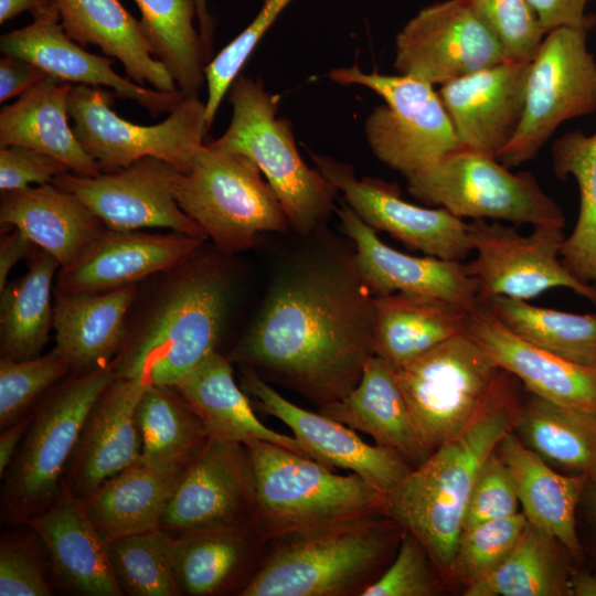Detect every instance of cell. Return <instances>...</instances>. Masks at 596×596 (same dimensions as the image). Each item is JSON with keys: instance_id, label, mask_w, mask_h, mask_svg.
<instances>
[{"instance_id": "obj_37", "label": "cell", "mask_w": 596, "mask_h": 596, "mask_svg": "<svg viewBox=\"0 0 596 596\" xmlns=\"http://www.w3.org/2000/svg\"><path fill=\"white\" fill-rule=\"evenodd\" d=\"M522 443L561 472L596 478V411L531 394L513 425Z\"/></svg>"}, {"instance_id": "obj_34", "label": "cell", "mask_w": 596, "mask_h": 596, "mask_svg": "<svg viewBox=\"0 0 596 596\" xmlns=\"http://www.w3.org/2000/svg\"><path fill=\"white\" fill-rule=\"evenodd\" d=\"M172 386L199 415L210 437L243 445L269 441L306 455L294 436L280 434L257 418L234 380L231 360L217 351Z\"/></svg>"}, {"instance_id": "obj_13", "label": "cell", "mask_w": 596, "mask_h": 596, "mask_svg": "<svg viewBox=\"0 0 596 596\" xmlns=\"http://www.w3.org/2000/svg\"><path fill=\"white\" fill-rule=\"evenodd\" d=\"M587 30L558 28L530 62L520 125L497 159L508 168L532 160L565 121L596 111V58Z\"/></svg>"}, {"instance_id": "obj_52", "label": "cell", "mask_w": 596, "mask_h": 596, "mask_svg": "<svg viewBox=\"0 0 596 596\" xmlns=\"http://www.w3.org/2000/svg\"><path fill=\"white\" fill-rule=\"evenodd\" d=\"M71 169L58 159L23 146L0 147V190L10 191L52 183Z\"/></svg>"}, {"instance_id": "obj_23", "label": "cell", "mask_w": 596, "mask_h": 596, "mask_svg": "<svg viewBox=\"0 0 596 596\" xmlns=\"http://www.w3.org/2000/svg\"><path fill=\"white\" fill-rule=\"evenodd\" d=\"M33 19L31 24L1 35L3 54L28 60L47 75L71 84L110 88L115 95L138 103L152 116L170 113L183 98L180 91L160 92L117 74L111 58L89 53L67 36L57 11Z\"/></svg>"}, {"instance_id": "obj_1", "label": "cell", "mask_w": 596, "mask_h": 596, "mask_svg": "<svg viewBox=\"0 0 596 596\" xmlns=\"http://www.w3.org/2000/svg\"><path fill=\"white\" fill-rule=\"evenodd\" d=\"M373 341L374 296L352 256L301 264L278 278L230 360L322 406L358 385Z\"/></svg>"}, {"instance_id": "obj_53", "label": "cell", "mask_w": 596, "mask_h": 596, "mask_svg": "<svg viewBox=\"0 0 596 596\" xmlns=\"http://www.w3.org/2000/svg\"><path fill=\"white\" fill-rule=\"evenodd\" d=\"M534 11L542 29L549 33L558 28H574L589 31L596 23L586 14L588 0H526Z\"/></svg>"}, {"instance_id": "obj_29", "label": "cell", "mask_w": 596, "mask_h": 596, "mask_svg": "<svg viewBox=\"0 0 596 596\" xmlns=\"http://www.w3.org/2000/svg\"><path fill=\"white\" fill-rule=\"evenodd\" d=\"M319 412L370 435L375 445L397 453L412 469L432 454L416 429L393 369L375 354L366 361L358 385Z\"/></svg>"}, {"instance_id": "obj_42", "label": "cell", "mask_w": 596, "mask_h": 596, "mask_svg": "<svg viewBox=\"0 0 596 596\" xmlns=\"http://www.w3.org/2000/svg\"><path fill=\"white\" fill-rule=\"evenodd\" d=\"M556 543L560 542L528 521L507 558L488 576L469 585L464 595L571 596L573 570Z\"/></svg>"}, {"instance_id": "obj_7", "label": "cell", "mask_w": 596, "mask_h": 596, "mask_svg": "<svg viewBox=\"0 0 596 596\" xmlns=\"http://www.w3.org/2000/svg\"><path fill=\"white\" fill-rule=\"evenodd\" d=\"M115 379L114 362L73 372L31 412L28 430L2 477L1 512L7 523L23 524L60 497L84 422Z\"/></svg>"}, {"instance_id": "obj_55", "label": "cell", "mask_w": 596, "mask_h": 596, "mask_svg": "<svg viewBox=\"0 0 596 596\" xmlns=\"http://www.w3.org/2000/svg\"><path fill=\"white\" fill-rule=\"evenodd\" d=\"M36 245L21 231L14 228L0 244V292L7 286L12 267L22 258L31 256Z\"/></svg>"}, {"instance_id": "obj_58", "label": "cell", "mask_w": 596, "mask_h": 596, "mask_svg": "<svg viewBox=\"0 0 596 596\" xmlns=\"http://www.w3.org/2000/svg\"><path fill=\"white\" fill-rule=\"evenodd\" d=\"M576 517L583 519L588 540L596 555V478L588 480L582 493Z\"/></svg>"}, {"instance_id": "obj_44", "label": "cell", "mask_w": 596, "mask_h": 596, "mask_svg": "<svg viewBox=\"0 0 596 596\" xmlns=\"http://www.w3.org/2000/svg\"><path fill=\"white\" fill-rule=\"evenodd\" d=\"M107 551L124 594L179 596L175 538L161 528L114 540Z\"/></svg>"}, {"instance_id": "obj_20", "label": "cell", "mask_w": 596, "mask_h": 596, "mask_svg": "<svg viewBox=\"0 0 596 596\" xmlns=\"http://www.w3.org/2000/svg\"><path fill=\"white\" fill-rule=\"evenodd\" d=\"M337 214L355 245L353 263L373 296L394 292L419 294L450 301L467 311L480 302L468 265L434 256H412L383 243L375 230L344 203Z\"/></svg>"}, {"instance_id": "obj_16", "label": "cell", "mask_w": 596, "mask_h": 596, "mask_svg": "<svg viewBox=\"0 0 596 596\" xmlns=\"http://www.w3.org/2000/svg\"><path fill=\"white\" fill-rule=\"evenodd\" d=\"M509 60L467 0H444L419 10L395 38L394 68L444 85Z\"/></svg>"}, {"instance_id": "obj_21", "label": "cell", "mask_w": 596, "mask_h": 596, "mask_svg": "<svg viewBox=\"0 0 596 596\" xmlns=\"http://www.w3.org/2000/svg\"><path fill=\"white\" fill-rule=\"evenodd\" d=\"M531 61L507 60L441 85L438 94L464 148L497 158L524 108Z\"/></svg>"}, {"instance_id": "obj_43", "label": "cell", "mask_w": 596, "mask_h": 596, "mask_svg": "<svg viewBox=\"0 0 596 596\" xmlns=\"http://www.w3.org/2000/svg\"><path fill=\"white\" fill-rule=\"evenodd\" d=\"M486 305L521 339L573 363L596 369V313L560 311L501 296Z\"/></svg>"}, {"instance_id": "obj_46", "label": "cell", "mask_w": 596, "mask_h": 596, "mask_svg": "<svg viewBox=\"0 0 596 596\" xmlns=\"http://www.w3.org/2000/svg\"><path fill=\"white\" fill-rule=\"evenodd\" d=\"M72 371L66 358L54 347L33 359L0 360V427L1 430L25 416L30 405L43 392Z\"/></svg>"}, {"instance_id": "obj_19", "label": "cell", "mask_w": 596, "mask_h": 596, "mask_svg": "<svg viewBox=\"0 0 596 596\" xmlns=\"http://www.w3.org/2000/svg\"><path fill=\"white\" fill-rule=\"evenodd\" d=\"M241 385L267 414L289 427L308 457L330 468L350 470L383 493L396 487L412 470L397 453L370 445L347 425L291 403L251 366L242 365Z\"/></svg>"}, {"instance_id": "obj_11", "label": "cell", "mask_w": 596, "mask_h": 596, "mask_svg": "<svg viewBox=\"0 0 596 596\" xmlns=\"http://www.w3.org/2000/svg\"><path fill=\"white\" fill-rule=\"evenodd\" d=\"M114 95L102 87L74 84L68 98L73 131L100 172L119 171L145 157L187 172L209 131L205 103L199 95L183 96L163 121L150 126L118 116L111 108Z\"/></svg>"}, {"instance_id": "obj_12", "label": "cell", "mask_w": 596, "mask_h": 596, "mask_svg": "<svg viewBox=\"0 0 596 596\" xmlns=\"http://www.w3.org/2000/svg\"><path fill=\"white\" fill-rule=\"evenodd\" d=\"M500 370L466 332L393 370L416 429L430 453L471 421Z\"/></svg>"}, {"instance_id": "obj_25", "label": "cell", "mask_w": 596, "mask_h": 596, "mask_svg": "<svg viewBox=\"0 0 596 596\" xmlns=\"http://www.w3.org/2000/svg\"><path fill=\"white\" fill-rule=\"evenodd\" d=\"M465 332L499 369L521 380L531 394L596 411V369L573 363L521 339L487 305L469 312Z\"/></svg>"}, {"instance_id": "obj_35", "label": "cell", "mask_w": 596, "mask_h": 596, "mask_svg": "<svg viewBox=\"0 0 596 596\" xmlns=\"http://www.w3.org/2000/svg\"><path fill=\"white\" fill-rule=\"evenodd\" d=\"M469 312L433 296H374V354L393 370L466 331Z\"/></svg>"}, {"instance_id": "obj_2", "label": "cell", "mask_w": 596, "mask_h": 596, "mask_svg": "<svg viewBox=\"0 0 596 596\" xmlns=\"http://www.w3.org/2000/svg\"><path fill=\"white\" fill-rule=\"evenodd\" d=\"M519 407L510 373L500 370L471 421L385 493L384 514L421 542L443 574L451 571L476 477L513 429Z\"/></svg>"}, {"instance_id": "obj_14", "label": "cell", "mask_w": 596, "mask_h": 596, "mask_svg": "<svg viewBox=\"0 0 596 596\" xmlns=\"http://www.w3.org/2000/svg\"><path fill=\"white\" fill-rule=\"evenodd\" d=\"M468 236L476 258L467 265L480 305L500 296L528 301L553 288H567L596 305V287L576 278L561 258L562 227L539 226L522 235L499 221L472 220Z\"/></svg>"}, {"instance_id": "obj_27", "label": "cell", "mask_w": 596, "mask_h": 596, "mask_svg": "<svg viewBox=\"0 0 596 596\" xmlns=\"http://www.w3.org/2000/svg\"><path fill=\"white\" fill-rule=\"evenodd\" d=\"M174 538L177 583L181 595L190 596H240L269 544L255 521Z\"/></svg>"}, {"instance_id": "obj_4", "label": "cell", "mask_w": 596, "mask_h": 596, "mask_svg": "<svg viewBox=\"0 0 596 596\" xmlns=\"http://www.w3.org/2000/svg\"><path fill=\"white\" fill-rule=\"evenodd\" d=\"M404 532L380 513L272 539L240 596H361L391 564Z\"/></svg>"}, {"instance_id": "obj_50", "label": "cell", "mask_w": 596, "mask_h": 596, "mask_svg": "<svg viewBox=\"0 0 596 596\" xmlns=\"http://www.w3.org/2000/svg\"><path fill=\"white\" fill-rule=\"evenodd\" d=\"M435 570L425 547L405 531L391 564L361 596L435 595L439 589Z\"/></svg>"}, {"instance_id": "obj_39", "label": "cell", "mask_w": 596, "mask_h": 596, "mask_svg": "<svg viewBox=\"0 0 596 596\" xmlns=\"http://www.w3.org/2000/svg\"><path fill=\"white\" fill-rule=\"evenodd\" d=\"M58 266L40 248L32 253L28 272L0 292L1 358L22 361L42 352L53 324L51 289Z\"/></svg>"}, {"instance_id": "obj_15", "label": "cell", "mask_w": 596, "mask_h": 596, "mask_svg": "<svg viewBox=\"0 0 596 596\" xmlns=\"http://www.w3.org/2000/svg\"><path fill=\"white\" fill-rule=\"evenodd\" d=\"M255 512V473L247 447L210 437L178 478L160 528L179 536L254 522Z\"/></svg>"}, {"instance_id": "obj_28", "label": "cell", "mask_w": 596, "mask_h": 596, "mask_svg": "<svg viewBox=\"0 0 596 596\" xmlns=\"http://www.w3.org/2000/svg\"><path fill=\"white\" fill-rule=\"evenodd\" d=\"M0 223L21 231L61 268L73 265L106 228L76 195L53 183L1 191Z\"/></svg>"}, {"instance_id": "obj_31", "label": "cell", "mask_w": 596, "mask_h": 596, "mask_svg": "<svg viewBox=\"0 0 596 596\" xmlns=\"http://www.w3.org/2000/svg\"><path fill=\"white\" fill-rule=\"evenodd\" d=\"M135 286L104 292H58L53 307L55 348L73 372H85L114 362L127 336L126 315Z\"/></svg>"}, {"instance_id": "obj_6", "label": "cell", "mask_w": 596, "mask_h": 596, "mask_svg": "<svg viewBox=\"0 0 596 596\" xmlns=\"http://www.w3.org/2000/svg\"><path fill=\"white\" fill-rule=\"evenodd\" d=\"M232 117L213 142L248 157L274 190L289 226L308 234L334 210L338 189L302 160L288 119L279 117V97L262 81L238 75L228 89Z\"/></svg>"}, {"instance_id": "obj_10", "label": "cell", "mask_w": 596, "mask_h": 596, "mask_svg": "<svg viewBox=\"0 0 596 596\" xmlns=\"http://www.w3.org/2000/svg\"><path fill=\"white\" fill-rule=\"evenodd\" d=\"M409 194L471 220L491 219L533 227H564L565 215L529 171L513 173L496 157L458 149L406 178Z\"/></svg>"}, {"instance_id": "obj_8", "label": "cell", "mask_w": 596, "mask_h": 596, "mask_svg": "<svg viewBox=\"0 0 596 596\" xmlns=\"http://www.w3.org/2000/svg\"><path fill=\"white\" fill-rule=\"evenodd\" d=\"M174 198L225 254L253 247L260 233H283L290 227L258 167L213 141L203 143L189 170L177 175Z\"/></svg>"}, {"instance_id": "obj_30", "label": "cell", "mask_w": 596, "mask_h": 596, "mask_svg": "<svg viewBox=\"0 0 596 596\" xmlns=\"http://www.w3.org/2000/svg\"><path fill=\"white\" fill-rule=\"evenodd\" d=\"M515 481L518 497L529 523L558 541L574 561L583 556L576 512L589 480L584 475L557 471L508 432L496 448Z\"/></svg>"}, {"instance_id": "obj_5", "label": "cell", "mask_w": 596, "mask_h": 596, "mask_svg": "<svg viewBox=\"0 0 596 596\" xmlns=\"http://www.w3.org/2000/svg\"><path fill=\"white\" fill-rule=\"evenodd\" d=\"M245 446L255 473V522L268 540L384 514L385 493L353 472L336 473L313 458L269 441Z\"/></svg>"}, {"instance_id": "obj_36", "label": "cell", "mask_w": 596, "mask_h": 596, "mask_svg": "<svg viewBox=\"0 0 596 596\" xmlns=\"http://www.w3.org/2000/svg\"><path fill=\"white\" fill-rule=\"evenodd\" d=\"M180 475L159 471L139 460L78 501L100 539L108 544L160 528L164 507Z\"/></svg>"}, {"instance_id": "obj_24", "label": "cell", "mask_w": 596, "mask_h": 596, "mask_svg": "<svg viewBox=\"0 0 596 596\" xmlns=\"http://www.w3.org/2000/svg\"><path fill=\"white\" fill-rule=\"evenodd\" d=\"M204 237L173 232L148 234L105 228L71 266L57 275L58 292H104L175 268L198 253Z\"/></svg>"}, {"instance_id": "obj_26", "label": "cell", "mask_w": 596, "mask_h": 596, "mask_svg": "<svg viewBox=\"0 0 596 596\" xmlns=\"http://www.w3.org/2000/svg\"><path fill=\"white\" fill-rule=\"evenodd\" d=\"M40 539L55 578L85 596L125 595L100 539L78 499L62 491L46 509L28 519Z\"/></svg>"}, {"instance_id": "obj_48", "label": "cell", "mask_w": 596, "mask_h": 596, "mask_svg": "<svg viewBox=\"0 0 596 596\" xmlns=\"http://www.w3.org/2000/svg\"><path fill=\"white\" fill-rule=\"evenodd\" d=\"M509 60L531 61L546 33L526 0H467Z\"/></svg>"}, {"instance_id": "obj_17", "label": "cell", "mask_w": 596, "mask_h": 596, "mask_svg": "<svg viewBox=\"0 0 596 596\" xmlns=\"http://www.w3.org/2000/svg\"><path fill=\"white\" fill-rule=\"evenodd\" d=\"M313 166L344 195L345 203L375 231L389 233L428 256L461 262L472 251L468 223L444 207L430 209L401 198L396 184L355 177L332 157L310 153Z\"/></svg>"}, {"instance_id": "obj_3", "label": "cell", "mask_w": 596, "mask_h": 596, "mask_svg": "<svg viewBox=\"0 0 596 596\" xmlns=\"http://www.w3.org/2000/svg\"><path fill=\"white\" fill-rule=\"evenodd\" d=\"M174 268L114 360L116 377L173 385L216 351L228 307L230 283L213 257Z\"/></svg>"}, {"instance_id": "obj_56", "label": "cell", "mask_w": 596, "mask_h": 596, "mask_svg": "<svg viewBox=\"0 0 596 596\" xmlns=\"http://www.w3.org/2000/svg\"><path fill=\"white\" fill-rule=\"evenodd\" d=\"M32 414L1 430L0 435V476L3 477L28 430Z\"/></svg>"}, {"instance_id": "obj_54", "label": "cell", "mask_w": 596, "mask_h": 596, "mask_svg": "<svg viewBox=\"0 0 596 596\" xmlns=\"http://www.w3.org/2000/svg\"><path fill=\"white\" fill-rule=\"evenodd\" d=\"M46 76L47 74L32 62L3 54L0 58V103L24 95Z\"/></svg>"}, {"instance_id": "obj_38", "label": "cell", "mask_w": 596, "mask_h": 596, "mask_svg": "<svg viewBox=\"0 0 596 596\" xmlns=\"http://www.w3.org/2000/svg\"><path fill=\"white\" fill-rule=\"evenodd\" d=\"M136 421L140 460L162 472H182L210 438L199 415L172 385L149 384L138 402Z\"/></svg>"}, {"instance_id": "obj_40", "label": "cell", "mask_w": 596, "mask_h": 596, "mask_svg": "<svg viewBox=\"0 0 596 596\" xmlns=\"http://www.w3.org/2000/svg\"><path fill=\"white\" fill-rule=\"evenodd\" d=\"M140 24L156 60L164 65L183 96L199 95L210 62L194 28V0H135Z\"/></svg>"}, {"instance_id": "obj_47", "label": "cell", "mask_w": 596, "mask_h": 596, "mask_svg": "<svg viewBox=\"0 0 596 596\" xmlns=\"http://www.w3.org/2000/svg\"><path fill=\"white\" fill-rule=\"evenodd\" d=\"M292 0H263V6L252 22L204 67L207 98L205 121L210 129L217 109L245 62L273 25L279 14Z\"/></svg>"}, {"instance_id": "obj_59", "label": "cell", "mask_w": 596, "mask_h": 596, "mask_svg": "<svg viewBox=\"0 0 596 596\" xmlns=\"http://www.w3.org/2000/svg\"><path fill=\"white\" fill-rule=\"evenodd\" d=\"M196 6V19L199 21V32L210 60L213 52L214 19L210 13L207 0H194Z\"/></svg>"}, {"instance_id": "obj_41", "label": "cell", "mask_w": 596, "mask_h": 596, "mask_svg": "<svg viewBox=\"0 0 596 596\" xmlns=\"http://www.w3.org/2000/svg\"><path fill=\"white\" fill-rule=\"evenodd\" d=\"M551 152L554 174L572 177L579 193L577 221L565 236L561 258L576 278L596 287V132L570 131L554 141Z\"/></svg>"}, {"instance_id": "obj_32", "label": "cell", "mask_w": 596, "mask_h": 596, "mask_svg": "<svg viewBox=\"0 0 596 596\" xmlns=\"http://www.w3.org/2000/svg\"><path fill=\"white\" fill-rule=\"evenodd\" d=\"M65 33L82 46H98L118 60L128 78L160 92L178 86L164 65L155 58L137 21L118 0H55Z\"/></svg>"}, {"instance_id": "obj_49", "label": "cell", "mask_w": 596, "mask_h": 596, "mask_svg": "<svg viewBox=\"0 0 596 596\" xmlns=\"http://www.w3.org/2000/svg\"><path fill=\"white\" fill-rule=\"evenodd\" d=\"M24 526L25 531L21 529L1 538L0 595L51 596L44 547L38 535Z\"/></svg>"}, {"instance_id": "obj_45", "label": "cell", "mask_w": 596, "mask_h": 596, "mask_svg": "<svg viewBox=\"0 0 596 596\" xmlns=\"http://www.w3.org/2000/svg\"><path fill=\"white\" fill-rule=\"evenodd\" d=\"M528 524L523 512L461 531L449 575L467 587L492 573L511 553Z\"/></svg>"}, {"instance_id": "obj_51", "label": "cell", "mask_w": 596, "mask_h": 596, "mask_svg": "<svg viewBox=\"0 0 596 596\" xmlns=\"http://www.w3.org/2000/svg\"><path fill=\"white\" fill-rule=\"evenodd\" d=\"M513 476L494 450L482 464L473 482L464 518V529L519 512Z\"/></svg>"}, {"instance_id": "obj_33", "label": "cell", "mask_w": 596, "mask_h": 596, "mask_svg": "<svg viewBox=\"0 0 596 596\" xmlns=\"http://www.w3.org/2000/svg\"><path fill=\"white\" fill-rule=\"evenodd\" d=\"M74 84L47 75L0 111V147L23 146L50 155L77 174L100 170L68 125V98Z\"/></svg>"}, {"instance_id": "obj_22", "label": "cell", "mask_w": 596, "mask_h": 596, "mask_svg": "<svg viewBox=\"0 0 596 596\" xmlns=\"http://www.w3.org/2000/svg\"><path fill=\"white\" fill-rule=\"evenodd\" d=\"M145 380L116 377L91 408L66 466L62 491L82 499L108 478L141 459L136 421Z\"/></svg>"}, {"instance_id": "obj_18", "label": "cell", "mask_w": 596, "mask_h": 596, "mask_svg": "<svg viewBox=\"0 0 596 596\" xmlns=\"http://www.w3.org/2000/svg\"><path fill=\"white\" fill-rule=\"evenodd\" d=\"M179 173L164 160L145 157L116 172L96 177L65 172L52 183L76 195L107 228L164 227L205 238L204 231L174 198Z\"/></svg>"}, {"instance_id": "obj_9", "label": "cell", "mask_w": 596, "mask_h": 596, "mask_svg": "<svg viewBox=\"0 0 596 596\" xmlns=\"http://www.w3.org/2000/svg\"><path fill=\"white\" fill-rule=\"evenodd\" d=\"M327 76L382 97L385 104L365 119V138L373 155L405 179L464 148L433 85L409 75L364 72L356 65L332 68Z\"/></svg>"}, {"instance_id": "obj_57", "label": "cell", "mask_w": 596, "mask_h": 596, "mask_svg": "<svg viewBox=\"0 0 596 596\" xmlns=\"http://www.w3.org/2000/svg\"><path fill=\"white\" fill-rule=\"evenodd\" d=\"M26 11L35 18L57 9L55 0H0V23L3 24Z\"/></svg>"}, {"instance_id": "obj_60", "label": "cell", "mask_w": 596, "mask_h": 596, "mask_svg": "<svg viewBox=\"0 0 596 596\" xmlns=\"http://www.w3.org/2000/svg\"><path fill=\"white\" fill-rule=\"evenodd\" d=\"M571 596H596V572L573 570L570 577Z\"/></svg>"}]
</instances>
